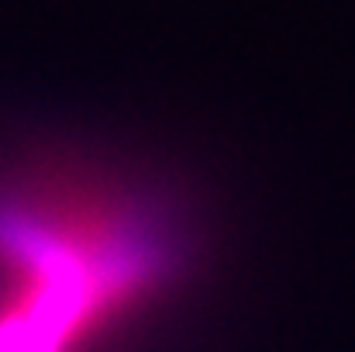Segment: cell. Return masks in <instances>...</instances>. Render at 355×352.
Returning a JSON list of instances; mask_svg holds the SVG:
<instances>
[{
  "mask_svg": "<svg viewBox=\"0 0 355 352\" xmlns=\"http://www.w3.org/2000/svg\"><path fill=\"white\" fill-rule=\"evenodd\" d=\"M180 259L159 204L87 176L0 187V352H80Z\"/></svg>",
  "mask_w": 355,
  "mask_h": 352,
  "instance_id": "cell-1",
  "label": "cell"
}]
</instances>
